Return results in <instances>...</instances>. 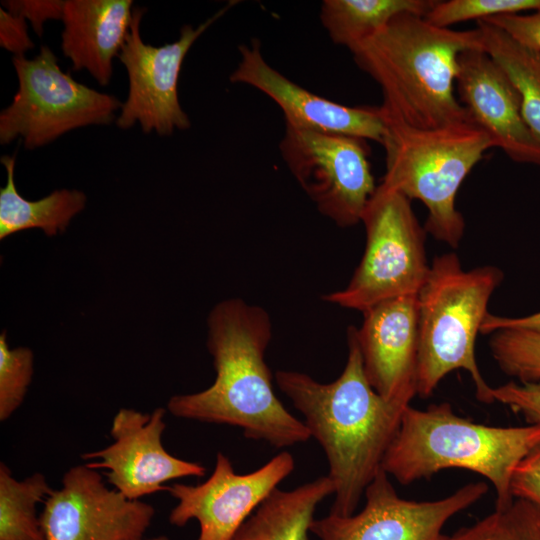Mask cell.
Returning a JSON list of instances; mask_svg holds the SVG:
<instances>
[{
  "label": "cell",
  "mask_w": 540,
  "mask_h": 540,
  "mask_svg": "<svg viewBox=\"0 0 540 540\" xmlns=\"http://www.w3.org/2000/svg\"><path fill=\"white\" fill-rule=\"evenodd\" d=\"M347 345L345 367L332 382L297 371L275 374L278 388L304 416L311 438L325 453L335 489L330 513L339 516L355 513L410 405L386 400L370 385L354 326L348 327Z\"/></svg>",
  "instance_id": "6da1fadb"
},
{
  "label": "cell",
  "mask_w": 540,
  "mask_h": 540,
  "mask_svg": "<svg viewBox=\"0 0 540 540\" xmlns=\"http://www.w3.org/2000/svg\"><path fill=\"white\" fill-rule=\"evenodd\" d=\"M272 337L269 314L239 298L219 302L208 316L207 348L216 377L205 390L175 395L167 410L175 417L238 427L247 439L274 448L311 436L274 393L265 352Z\"/></svg>",
  "instance_id": "7a4b0ae2"
},
{
  "label": "cell",
  "mask_w": 540,
  "mask_h": 540,
  "mask_svg": "<svg viewBox=\"0 0 540 540\" xmlns=\"http://www.w3.org/2000/svg\"><path fill=\"white\" fill-rule=\"evenodd\" d=\"M483 48L478 27H438L401 14L350 52L381 88L388 113L409 126L437 129L473 122L455 95L461 53Z\"/></svg>",
  "instance_id": "3957f363"
},
{
  "label": "cell",
  "mask_w": 540,
  "mask_h": 540,
  "mask_svg": "<svg viewBox=\"0 0 540 540\" xmlns=\"http://www.w3.org/2000/svg\"><path fill=\"white\" fill-rule=\"evenodd\" d=\"M539 444L540 424L489 426L460 417L447 402L423 410L409 405L381 467L403 485L449 468L475 472L491 482L500 508L514 500L516 466Z\"/></svg>",
  "instance_id": "277c9868"
},
{
  "label": "cell",
  "mask_w": 540,
  "mask_h": 540,
  "mask_svg": "<svg viewBox=\"0 0 540 540\" xmlns=\"http://www.w3.org/2000/svg\"><path fill=\"white\" fill-rule=\"evenodd\" d=\"M504 278L495 266L463 269L455 253L436 256L418 298L417 395L430 396L454 370H466L476 397L493 403L491 389L479 370L475 342L489 300Z\"/></svg>",
  "instance_id": "5b68a950"
},
{
  "label": "cell",
  "mask_w": 540,
  "mask_h": 540,
  "mask_svg": "<svg viewBox=\"0 0 540 540\" xmlns=\"http://www.w3.org/2000/svg\"><path fill=\"white\" fill-rule=\"evenodd\" d=\"M383 110L386 170L381 184L420 200L428 211L426 232L458 247L465 220L456 208L457 192L484 153L495 147L493 141L473 122L419 129Z\"/></svg>",
  "instance_id": "8992f818"
},
{
  "label": "cell",
  "mask_w": 540,
  "mask_h": 540,
  "mask_svg": "<svg viewBox=\"0 0 540 540\" xmlns=\"http://www.w3.org/2000/svg\"><path fill=\"white\" fill-rule=\"evenodd\" d=\"M366 244L347 286L325 294V302L364 312L381 302L418 294L430 265L426 230L411 200L379 184L363 212Z\"/></svg>",
  "instance_id": "52a82bcc"
},
{
  "label": "cell",
  "mask_w": 540,
  "mask_h": 540,
  "mask_svg": "<svg viewBox=\"0 0 540 540\" xmlns=\"http://www.w3.org/2000/svg\"><path fill=\"white\" fill-rule=\"evenodd\" d=\"M18 90L11 104L0 113V143L20 137L32 150L55 141L63 134L89 125H108L123 103L75 81L58 65L47 46L32 59L12 58Z\"/></svg>",
  "instance_id": "ba28073f"
},
{
  "label": "cell",
  "mask_w": 540,
  "mask_h": 540,
  "mask_svg": "<svg viewBox=\"0 0 540 540\" xmlns=\"http://www.w3.org/2000/svg\"><path fill=\"white\" fill-rule=\"evenodd\" d=\"M281 156L318 211L340 227L359 222L377 186L367 140L285 124Z\"/></svg>",
  "instance_id": "9c48e42d"
},
{
  "label": "cell",
  "mask_w": 540,
  "mask_h": 540,
  "mask_svg": "<svg viewBox=\"0 0 540 540\" xmlns=\"http://www.w3.org/2000/svg\"><path fill=\"white\" fill-rule=\"evenodd\" d=\"M235 4L229 2L196 28L184 25L176 41L159 47L144 43L140 24L146 9L133 8L130 30L118 55L129 80L128 96L116 119L119 128L128 129L139 123L144 133L155 131L167 136L176 129L190 127V119L178 99L182 63L199 36Z\"/></svg>",
  "instance_id": "30bf717a"
},
{
  "label": "cell",
  "mask_w": 540,
  "mask_h": 540,
  "mask_svg": "<svg viewBox=\"0 0 540 540\" xmlns=\"http://www.w3.org/2000/svg\"><path fill=\"white\" fill-rule=\"evenodd\" d=\"M488 491L483 482L469 483L433 501L401 498L381 468L365 490V505L348 516L329 513L314 519L310 532L320 540H447L444 525Z\"/></svg>",
  "instance_id": "8fae6325"
},
{
  "label": "cell",
  "mask_w": 540,
  "mask_h": 540,
  "mask_svg": "<svg viewBox=\"0 0 540 540\" xmlns=\"http://www.w3.org/2000/svg\"><path fill=\"white\" fill-rule=\"evenodd\" d=\"M61 484L40 514L45 540H143L153 506L107 487L86 464L67 470Z\"/></svg>",
  "instance_id": "7c38bea8"
},
{
  "label": "cell",
  "mask_w": 540,
  "mask_h": 540,
  "mask_svg": "<svg viewBox=\"0 0 540 540\" xmlns=\"http://www.w3.org/2000/svg\"><path fill=\"white\" fill-rule=\"evenodd\" d=\"M295 468L292 454L282 451L255 471L238 474L222 452L210 477L201 484L174 483L166 490L177 500L169 522L184 527L197 520V540H230L257 507Z\"/></svg>",
  "instance_id": "4fadbf2b"
},
{
  "label": "cell",
  "mask_w": 540,
  "mask_h": 540,
  "mask_svg": "<svg viewBox=\"0 0 540 540\" xmlns=\"http://www.w3.org/2000/svg\"><path fill=\"white\" fill-rule=\"evenodd\" d=\"M166 409L143 413L120 408L114 415L110 435L113 442L81 458L89 467L106 471L108 483L132 500L166 490V482L184 477H202L206 468L170 454L162 444Z\"/></svg>",
  "instance_id": "5bb4252c"
},
{
  "label": "cell",
  "mask_w": 540,
  "mask_h": 540,
  "mask_svg": "<svg viewBox=\"0 0 540 540\" xmlns=\"http://www.w3.org/2000/svg\"><path fill=\"white\" fill-rule=\"evenodd\" d=\"M239 52L240 61L229 80L252 86L270 97L283 111L285 124L372 140L382 145L386 133L382 106H345L304 89L267 63L256 39L249 45L239 46Z\"/></svg>",
  "instance_id": "9a60e30c"
},
{
  "label": "cell",
  "mask_w": 540,
  "mask_h": 540,
  "mask_svg": "<svg viewBox=\"0 0 540 540\" xmlns=\"http://www.w3.org/2000/svg\"><path fill=\"white\" fill-rule=\"evenodd\" d=\"M458 64V100L473 123L513 161L540 166V141L523 118L520 95L507 74L483 48L464 51Z\"/></svg>",
  "instance_id": "2e32d148"
},
{
  "label": "cell",
  "mask_w": 540,
  "mask_h": 540,
  "mask_svg": "<svg viewBox=\"0 0 540 540\" xmlns=\"http://www.w3.org/2000/svg\"><path fill=\"white\" fill-rule=\"evenodd\" d=\"M418 294L390 299L362 312L355 327L365 375L383 398L410 404L417 395Z\"/></svg>",
  "instance_id": "e0dca14e"
},
{
  "label": "cell",
  "mask_w": 540,
  "mask_h": 540,
  "mask_svg": "<svg viewBox=\"0 0 540 540\" xmlns=\"http://www.w3.org/2000/svg\"><path fill=\"white\" fill-rule=\"evenodd\" d=\"M131 0H66L61 50L74 70H87L101 85L112 77L132 22Z\"/></svg>",
  "instance_id": "ac0fdd59"
},
{
  "label": "cell",
  "mask_w": 540,
  "mask_h": 540,
  "mask_svg": "<svg viewBox=\"0 0 540 540\" xmlns=\"http://www.w3.org/2000/svg\"><path fill=\"white\" fill-rule=\"evenodd\" d=\"M334 491L328 476L292 490L276 488L230 540H308L317 506Z\"/></svg>",
  "instance_id": "d6986e66"
},
{
  "label": "cell",
  "mask_w": 540,
  "mask_h": 540,
  "mask_svg": "<svg viewBox=\"0 0 540 540\" xmlns=\"http://www.w3.org/2000/svg\"><path fill=\"white\" fill-rule=\"evenodd\" d=\"M1 163L7 181L0 188V239L28 229H41L48 237L62 233L71 219L86 204V195L79 190L58 189L36 201L26 200L17 191L14 181L15 155H4Z\"/></svg>",
  "instance_id": "ffe728a7"
},
{
  "label": "cell",
  "mask_w": 540,
  "mask_h": 540,
  "mask_svg": "<svg viewBox=\"0 0 540 540\" xmlns=\"http://www.w3.org/2000/svg\"><path fill=\"white\" fill-rule=\"evenodd\" d=\"M435 0H325L320 20L333 43L351 50L398 15L426 17Z\"/></svg>",
  "instance_id": "44dd1931"
},
{
  "label": "cell",
  "mask_w": 540,
  "mask_h": 540,
  "mask_svg": "<svg viewBox=\"0 0 540 540\" xmlns=\"http://www.w3.org/2000/svg\"><path fill=\"white\" fill-rule=\"evenodd\" d=\"M483 50L507 74L521 98L523 118L540 141V53L511 39L499 28L477 21Z\"/></svg>",
  "instance_id": "7402d4cb"
},
{
  "label": "cell",
  "mask_w": 540,
  "mask_h": 540,
  "mask_svg": "<svg viewBox=\"0 0 540 540\" xmlns=\"http://www.w3.org/2000/svg\"><path fill=\"white\" fill-rule=\"evenodd\" d=\"M46 477L35 472L22 480L0 463V540H45L36 507L52 493Z\"/></svg>",
  "instance_id": "603a6c76"
},
{
  "label": "cell",
  "mask_w": 540,
  "mask_h": 540,
  "mask_svg": "<svg viewBox=\"0 0 540 540\" xmlns=\"http://www.w3.org/2000/svg\"><path fill=\"white\" fill-rule=\"evenodd\" d=\"M447 540H540V509L514 499L469 527H463Z\"/></svg>",
  "instance_id": "cb8c5ba5"
},
{
  "label": "cell",
  "mask_w": 540,
  "mask_h": 540,
  "mask_svg": "<svg viewBox=\"0 0 540 540\" xmlns=\"http://www.w3.org/2000/svg\"><path fill=\"white\" fill-rule=\"evenodd\" d=\"M489 348L506 375L521 383L540 381V329L497 330L491 333Z\"/></svg>",
  "instance_id": "d4e9b609"
},
{
  "label": "cell",
  "mask_w": 540,
  "mask_h": 540,
  "mask_svg": "<svg viewBox=\"0 0 540 540\" xmlns=\"http://www.w3.org/2000/svg\"><path fill=\"white\" fill-rule=\"evenodd\" d=\"M33 352L26 347L10 349L6 332L0 334V421L20 407L33 376Z\"/></svg>",
  "instance_id": "484cf974"
},
{
  "label": "cell",
  "mask_w": 540,
  "mask_h": 540,
  "mask_svg": "<svg viewBox=\"0 0 540 540\" xmlns=\"http://www.w3.org/2000/svg\"><path fill=\"white\" fill-rule=\"evenodd\" d=\"M539 9L540 0H448L437 1L425 19L435 26L450 28L468 20Z\"/></svg>",
  "instance_id": "4316f807"
},
{
  "label": "cell",
  "mask_w": 540,
  "mask_h": 540,
  "mask_svg": "<svg viewBox=\"0 0 540 540\" xmlns=\"http://www.w3.org/2000/svg\"><path fill=\"white\" fill-rule=\"evenodd\" d=\"M493 402L507 405L521 414L530 424H540V381L515 382L491 389Z\"/></svg>",
  "instance_id": "83f0119b"
},
{
  "label": "cell",
  "mask_w": 540,
  "mask_h": 540,
  "mask_svg": "<svg viewBox=\"0 0 540 540\" xmlns=\"http://www.w3.org/2000/svg\"><path fill=\"white\" fill-rule=\"evenodd\" d=\"M483 21L499 28L520 45L540 53V9L529 14H503Z\"/></svg>",
  "instance_id": "f1b7e54d"
},
{
  "label": "cell",
  "mask_w": 540,
  "mask_h": 540,
  "mask_svg": "<svg viewBox=\"0 0 540 540\" xmlns=\"http://www.w3.org/2000/svg\"><path fill=\"white\" fill-rule=\"evenodd\" d=\"M510 492L514 499L528 501L540 509V444L516 466Z\"/></svg>",
  "instance_id": "f546056e"
},
{
  "label": "cell",
  "mask_w": 540,
  "mask_h": 540,
  "mask_svg": "<svg viewBox=\"0 0 540 540\" xmlns=\"http://www.w3.org/2000/svg\"><path fill=\"white\" fill-rule=\"evenodd\" d=\"M64 2L60 0H9L2 1L1 7L28 20L34 32L41 37L46 21L62 20Z\"/></svg>",
  "instance_id": "4dcf8cb0"
},
{
  "label": "cell",
  "mask_w": 540,
  "mask_h": 540,
  "mask_svg": "<svg viewBox=\"0 0 540 540\" xmlns=\"http://www.w3.org/2000/svg\"><path fill=\"white\" fill-rule=\"evenodd\" d=\"M0 46L14 56H24L27 50L34 47L28 35L26 20L7 10L0 9Z\"/></svg>",
  "instance_id": "1f68e13d"
},
{
  "label": "cell",
  "mask_w": 540,
  "mask_h": 540,
  "mask_svg": "<svg viewBox=\"0 0 540 540\" xmlns=\"http://www.w3.org/2000/svg\"><path fill=\"white\" fill-rule=\"evenodd\" d=\"M505 328L540 329V312L524 317H502L488 313L482 323L480 333L491 334Z\"/></svg>",
  "instance_id": "d6a6232c"
},
{
  "label": "cell",
  "mask_w": 540,
  "mask_h": 540,
  "mask_svg": "<svg viewBox=\"0 0 540 540\" xmlns=\"http://www.w3.org/2000/svg\"><path fill=\"white\" fill-rule=\"evenodd\" d=\"M148 540H169V538L164 535H161V536H157Z\"/></svg>",
  "instance_id": "836d02e7"
}]
</instances>
